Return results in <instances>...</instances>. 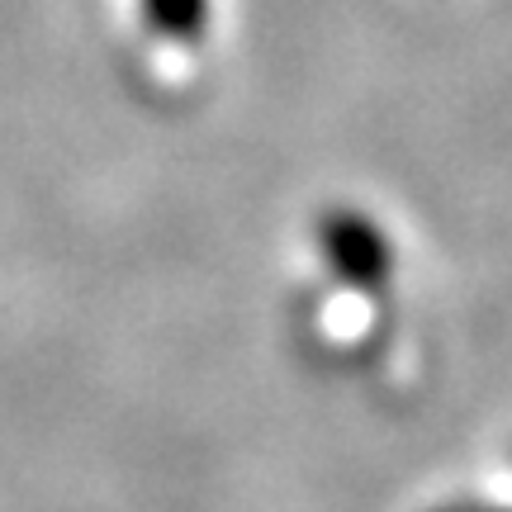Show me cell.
<instances>
[{
	"instance_id": "obj_1",
	"label": "cell",
	"mask_w": 512,
	"mask_h": 512,
	"mask_svg": "<svg viewBox=\"0 0 512 512\" xmlns=\"http://www.w3.org/2000/svg\"><path fill=\"white\" fill-rule=\"evenodd\" d=\"M318 252L328 261V271L356 290H375L394 271V247L384 238V228L361 209H328L318 219Z\"/></svg>"
},
{
	"instance_id": "obj_2",
	"label": "cell",
	"mask_w": 512,
	"mask_h": 512,
	"mask_svg": "<svg viewBox=\"0 0 512 512\" xmlns=\"http://www.w3.org/2000/svg\"><path fill=\"white\" fill-rule=\"evenodd\" d=\"M143 19L171 43H200L209 29V0H143Z\"/></svg>"
}]
</instances>
